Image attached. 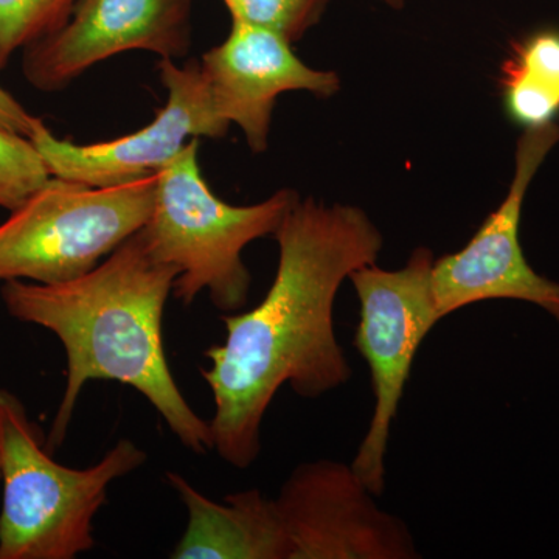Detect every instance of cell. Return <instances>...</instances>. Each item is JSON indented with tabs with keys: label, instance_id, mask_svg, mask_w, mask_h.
Listing matches in <instances>:
<instances>
[{
	"label": "cell",
	"instance_id": "1",
	"mask_svg": "<svg viewBox=\"0 0 559 559\" xmlns=\"http://www.w3.org/2000/svg\"><path fill=\"white\" fill-rule=\"evenodd\" d=\"M277 274L257 307L223 314L226 341L205 349L213 450L234 468L253 465L261 425L282 385L319 399L352 380L334 331V301L352 272L377 263L384 240L356 205L299 200L274 234Z\"/></svg>",
	"mask_w": 559,
	"mask_h": 559
},
{
	"label": "cell",
	"instance_id": "2",
	"mask_svg": "<svg viewBox=\"0 0 559 559\" xmlns=\"http://www.w3.org/2000/svg\"><path fill=\"white\" fill-rule=\"evenodd\" d=\"M179 272L151 255L140 230L87 274L57 285L9 280L0 289L11 318L51 331L68 358V378L47 448L68 437L81 390L117 381L153 404L194 454L213 450L205 419L191 409L165 356L162 320Z\"/></svg>",
	"mask_w": 559,
	"mask_h": 559
},
{
	"label": "cell",
	"instance_id": "3",
	"mask_svg": "<svg viewBox=\"0 0 559 559\" xmlns=\"http://www.w3.org/2000/svg\"><path fill=\"white\" fill-rule=\"evenodd\" d=\"M134 441H117L86 469L55 462L27 407L0 389V559H75L92 550L94 518L112 481L145 465Z\"/></svg>",
	"mask_w": 559,
	"mask_h": 559
},
{
	"label": "cell",
	"instance_id": "4",
	"mask_svg": "<svg viewBox=\"0 0 559 559\" xmlns=\"http://www.w3.org/2000/svg\"><path fill=\"white\" fill-rule=\"evenodd\" d=\"M299 200L296 190L282 189L259 204H227L205 182L200 139H191L157 173L153 213L140 234L154 259L178 270L173 293L183 307L205 290L213 307L229 314L249 299L252 277L242 250L274 235Z\"/></svg>",
	"mask_w": 559,
	"mask_h": 559
},
{
	"label": "cell",
	"instance_id": "5",
	"mask_svg": "<svg viewBox=\"0 0 559 559\" xmlns=\"http://www.w3.org/2000/svg\"><path fill=\"white\" fill-rule=\"evenodd\" d=\"M156 189L157 175L103 189L51 176L0 224V282L87 274L146 226Z\"/></svg>",
	"mask_w": 559,
	"mask_h": 559
},
{
	"label": "cell",
	"instance_id": "6",
	"mask_svg": "<svg viewBox=\"0 0 559 559\" xmlns=\"http://www.w3.org/2000/svg\"><path fill=\"white\" fill-rule=\"evenodd\" d=\"M436 257L428 248L412 252L406 266L381 270L377 263L352 272L359 299L355 345L369 364L373 415L352 468L374 498L385 489L390 430L419 345L440 322L432 288Z\"/></svg>",
	"mask_w": 559,
	"mask_h": 559
},
{
	"label": "cell",
	"instance_id": "7",
	"mask_svg": "<svg viewBox=\"0 0 559 559\" xmlns=\"http://www.w3.org/2000/svg\"><path fill=\"white\" fill-rule=\"evenodd\" d=\"M157 70L167 103L132 134L79 145L58 139L40 120L31 140L50 175L97 189L121 186L157 175L191 139L226 138L230 123L216 109L200 62L160 60Z\"/></svg>",
	"mask_w": 559,
	"mask_h": 559
},
{
	"label": "cell",
	"instance_id": "8",
	"mask_svg": "<svg viewBox=\"0 0 559 559\" xmlns=\"http://www.w3.org/2000/svg\"><path fill=\"white\" fill-rule=\"evenodd\" d=\"M558 143L557 123L524 130L506 200L465 248L433 261L432 288L440 319L480 301L511 299L538 305L559 322V283L530 266L520 240L530 183Z\"/></svg>",
	"mask_w": 559,
	"mask_h": 559
},
{
	"label": "cell",
	"instance_id": "9",
	"mask_svg": "<svg viewBox=\"0 0 559 559\" xmlns=\"http://www.w3.org/2000/svg\"><path fill=\"white\" fill-rule=\"evenodd\" d=\"M373 498L352 465L301 463L274 499L289 559L418 558L409 527Z\"/></svg>",
	"mask_w": 559,
	"mask_h": 559
},
{
	"label": "cell",
	"instance_id": "10",
	"mask_svg": "<svg viewBox=\"0 0 559 559\" xmlns=\"http://www.w3.org/2000/svg\"><path fill=\"white\" fill-rule=\"evenodd\" d=\"M194 0H79L60 31L24 49L22 73L40 92L66 90L98 62L132 50L180 60Z\"/></svg>",
	"mask_w": 559,
	"mask_h": 559
},
{
	"label": "cell",
	"instance_id": "11",
	"mask_svg": "<svg viewBox=\"0 0 559 559\" xmlns=\"http://www.w3.org/2000/svg\"><path fill=\"white\" fill-rule=\"evenodd\" d=\"M200 64L216 109L238 124L255 154L267 150L280 95L304 91L326 98L341 87L337 73L305 64L288 40L241 22H231L227 39L205 51Z\"/></svg>",
	"mask_w": 559,
	"mask_h": 559
},
{
	"label": "cell",
	"instance_id": "12",
	"mask_svg": "<svg viewBox=\"0 0 559 559\" xmlns=\"http://www.w3.org/2000/svg\"><path fill=\"white\" fill-rule=\"evenodd\" d=\"M167 480L189 514L171 558L289 559V539L275 500L260 489L231 492L219 503L178 473H168Z\"/></svg>",
	"mask_w": 559,
	"mask_h": 559
},
{
	"label": "cell",
	"instance_id": "13",
	"mask_svg": "<svg viewBox=\"0 0 559 559\" xmlns=\"http://www.w3.org/2000/svg\"><path fill=\"white\" fill-rule=\"evenodd\" d=\"M507 116L524 130L555 123L559 116V31L543 28L514 44L502 68Z\"/></svg>",
	"mask_w": 559,
	"mask_h": 559
},
{
	"label": "cell",
	"instance_id": "14",
	"mask_svg": "<svg viewBox=\"0 0 559 559\" xmlns=\"http://www.w3.org/2000/svg\"><path fill=\"white\" fill-rule=\"evenodd\" d=\"M79 0H0V70L20 49L60 31Z\"/></svg>",
	"mask_w": 559,
	"mask_h": 559
},
{
	"label": "cell",
	"instance_id": "15",
	"mask_svg": "<svg viewBox=\"0 0 559 559\" xmlns=\"http://www.w3.org/2000/svg\"><path fill=\"white\" fill-rule=\"evenodd\" d=\"M231 22L275 33L297 43L322 20L329 0H224Z\"/></svg>",
	"mask_w": 559,
	"mask_h": 559
},
{
	"label": "cell",
	"instance_id": "16",
	"mask_svg": "<svg viewBox=\"0 0 559 559\" xmlns=\"http://www.w3.org/2000/svg\"><path fill=\"white\" fill-rule=\"evenodd\" d=\"M50 178L31 139L0 128V207L14 212Z\"/></svg>",
	"mask_w": 559,
	"mask_h": 559
},
{
	"label": "cell",
	"instance_id": "17",
	"mask_svg": "<svg viewBox=\"0 0 559 559\" xmlns=\"http://www.w3.org/2000/svg\"><path fill=\"white\" fill-rule=\"evenodd\" d=\"M40 119L32 116L13 95L0 86V128L31 139Z\"/></svg>",
	"mask_w": 559,
	"mask_h": 559
},
{
	"label": "cell",
	"instance_id": "18",
	"mask_svg": "<svg viewBox=\"0 0 559 559\" xmlns=\"http://www.w3.org/2000/svg\"><path fill=\"white\" fill-rule=\"evenodd\" d=\"M380 2L385 3V5L392 7V9L400 10L403 9L404 3L407 0H380Z\"/></svg>",
	"mask_w": 559,
	"mask_h": 559
}]
</instances>
